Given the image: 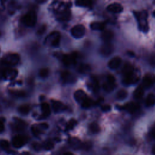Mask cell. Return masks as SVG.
<instances>
[{
    "label": "cell",
    "mask_w": 155,
    "mask_h": 155,
    "mask_svg": "<svg viewBox=\"0 0 155 155\" xmlns=\"http://www.w3.org/2000/svg\"><path fill=\"white\" fill-rule=\"evenodd\" d=\"M123 83L126 85H130L137 81V78L134 73V68L130 64H126L122 68Z\"/></svg>",
    "instance_id": "cell-1"
},
{
    "label": "cell",
    "mask_w": 155,
    "mask_h": 155,
    "mask_svg": "<svg viewBox=\"0 0 155 155\" xmlns=\"http://www.w3.org/2000/svg\"><path fill=\"white\" fill-rule=\"evenodd\" d=\"M22 22L27 27H33L37 21V15L35 11L30 10L27 12L22 18Z\"/></svg>",
    "instance_id": "cell-2"
},
{
    "label": "cell",
    "mask_w": 155,
    "mask_h": 155,
    "mask_svg": "<svg viewBox=\"0 0 155 155\" xmlns=\"http://www.w3.org/2000/svg\"><path fill=\"white\" fill-rule=\"evenodd\" d=\"M134 16H136L137 21L139 22V28L144 32H147L148 30V23L147 21V13L145 11L142 12H134Z\"/></svg>",
    "instance_id": "cell-3"
},
{
    "label": "cell",
    "mask_w": 155,
    "mask_h": 155,
    "mask_svg": "<svg viewBox=\"0 0 155 155\" xmlns=\"http://www.w3.org/2000/svg\"><path fill=\"white\" fill-rule=\"evenodd\" d=\"M19 61V56L16 53H8L4 56L1 61V64L7 66L11 67L16 65Z\"/></svg>",
    "instance_id": "cell-4"
},
{
    "label": "cell",
    "mask_w": 155,
    "mask_h": 155,
    "mask_svg": "<svg viewBox=\"0 0 155 155\" xmlns=\"http://www.w3.org/2000/svg\"><path fill=\"white\" fill-rule=\"evenodd\" d=\"M18 75V71L10 67H5L2 68L1 77L5 79L12 80Z\"/></svg>",
    "instance_id": "cell-5"
},
{
    "label": "cell",
    "mask_w": 155,
    "mask_h": 155,
    "mask_svg": "<svg viewBox=\"0 0 155 155\" xmlns=\"http://www.w3.org/2000/svg\"><path fill=\"white\" fill-rule=\"evenodd\" d=\"M28 138L24 135H16L12 139L13 145L17 148L23 147L27 143Z\"/></svg>",
    "instance_id": "cell-6"
},
{
    "label": "cell",
    "mask_w": 155,
    "mask_h": 155,
    "mask_svg": "<svg viewBox=\"0 0 155 155\" xmlns=\"http://www.w3.org/2000/svg\"><path fill=\"white\" fill-rule=\"evenodd\" d=\"M85 28L82 24H78L74 26L71 30L72 36L75 38H81L85 35Z\"/></svg>",
    "instance_id": "cell-7"
},
{
    "label": "cell",
    "mask_w": 155,
    "mask_h": 155,
    "mask_svg": "<svg viewBox=\"0 0 155 155\" xmlns=\"http://www.w3.org/2000/svg\"><path fill=\"white\" fill-rule=\"evenodd\" d=\"M48 125L46 123H41L39 124H35L31 127V131L34 136L38 137L41 134L43 131L47 129Z\"/></svg>",
    "instance_id": "cell-8"
},
{
    "label": "cell",
    "mask_w": 155,
    "mask_h": 155,
    "mask_svg": "<svg viewBox=\"0 0 155 155\" xmlns=\"http://www.w3.org/2000/svg\"><path fill=\"white\" fill-rule=\"evenodd\" d=\"M78 54L76 53H73L70 54H65L62 57L63 63L67 66L74 64L76 62Z\"/></svg>",
    "instance_id": "cell-9"
},
{
    "label": "cell",
    "mask_w": 155,
    "mask_h": 155,
    "mask_svg": "<svg viewBox=\"0 0 155 155\" xmlns=\"http://www.w3.org/2000/svg\"><path fill=\"white\" fill-rule=\"evenodd\" d=\"M113 50V46L110 42H105L104 44L101 48H100V53L101 54L105 56H109L111 54Z\"/></svg>",
    "instance_id": "cell-10"
},
{
    "label": "cell",
    "mask_w": 155,
    "mask_h": 155,
    "mask_svg": "<svg viewBox=\"0 0 155 155\" xmlns=\"http://www.w3.org/2000/svg\"><path fill=\"white\" fill-rule=\"evenodd\" d=\"M48 39H50V41L52 46L58 47L59 46L60 42V33L58 31H54L50 35V36L48 37Z\"/></svg>",
    "instance_id": "cell-11"
},
{
    "label": "cell",
    "mask_w": 155,
    "mask_h": 155,
    "mask_svg": "<svg viewBox=\"0 0 155 155\" xmlns=\"http://www.w3.org/2000/svg\"><path fill=\"white\" fill-rule=\"evenodd\" d=\"M52 108L55 113H59L64 111L66 109V106L60 101L52 100Z\"/></svg>",
    "instance_id": "cell-12"
},
{
    "label": "cell",
    "mask_w": 155,
    "mask_h": 155,
    "mask_svg": "<svg viewBox=\"0 0 155 155\" xmlns=\"http://www.w3.org/2000/svg\"><path fill=\"white\" fill-rule=\"evenodd\" d=\"M107 9L108 12H110L111 13H120L121 12H122L123 7L120 4L114 2V3H112V4H110L107 7Z\"/></svg>",
    "instance_id": "cell-13"
},
{
    "label": "cell",
    "mask_w": 155,
    "mask_h": 155,
    "mask_svg": "<svg viewBox=\"0 0 155 155\" xmlns=\"http://www.w3.org/2000/svg\"><path fill=\"white\" fill-rule=\"evenodd\" d=\"M74 97L75 100L80 104H81L85 101V99L88 97L86 93L82 90H78L76 91L74 94Z\"/></svg>",
    "instance_id": "cell-14"
},
{
    "label": "cell",
    "mask_w": 155,
    "mask_h": 155,
    "mask_svg": "<svg viewBox=\"0 0 155 155\" xmlns=\"http://www.w3.org/2000/svg\"><path fill=\"white\" fill-rule=\"evenodd\" d=\"M139 108V105L137 103L131 102L129 103L126 104L125 105L122 107V108L129 113H133L136 111Z\"/></svg>",
    "instance_id": "cell-15"
},
{
    "label": "cell",
    "mask_w": 155,
    "mask_h": 155,
    "mask_svg": "<svg viewBox=\"0 0 155 155\" xmlns=\"http://www.w3.org/2000/svg\"><path fill=\"white\" fill-rule=\"evenodd\" d=\"M61 79L65 83H71L74 82V76L68 71H63L61 74Z\"/></svg>",
    "instance_id": "cell-16"
},
{
    "label": "cell",
    "mask_w": 155,
    "mask_h": 155,
    "mask_svg": "<svg viewBox=\"0 0 155 155\" xmlns=\"http://www.w3.org/2000/svg\"><path fill=\"white\" fill-rule=\"evenodd\" d=\"M121 62H122L121 58L119 56H115L113 58L108 62V65L111 69H116L120 65Z\"/></svg>",
    "instance_id": "cell-17"
},
{
    "label": "cell",
    "mask_w": 155,
    "mask_h": 155,
    "mask_svg": "<svg viewBox=\"0 0 155 155\" xmlns=\"http://www.w3.org/2000/svg\"><path fill=\"white\" fill-rule=\"evenodd\" d=\"M15 122L13 124V128L16 131H21L25 127V124L24 121L20 119H16Z\"/></svg>",
    "instance_id": "cell-18"
},
{
    "label": "cell",
    "mask_w": 155,
    "mask_h": 155,
    "mask_svg": "<svg viewBox=\"0 0 155 155\" xmlns=\"http://www.w3.org/2000/svg\"><path fill=\"white\" fill-rule=\"evenodd\" d=\"M102 39L105 42H109L113 37V33L110 30H105L101 36Z\"/></svg>",
    "instance_id": "cell-19"
},
{
    "label": "cell",
    "mask_w": 155,
    "mask_h": 155,
    "mask_svg": "<svg viewBox=\"0 0 155 155\" xmlns=\"http://www.w3.org/2000/svg\"><path fill=\"white\" fill-rule=\"evenodd\" d=\"M41 110L42 112V116L44 117L48 116L51 113V110L49 105L47 102H43L41 104Z\"/></svg>",
    "instance_id": "cell-20"
},
{
    "label": "cell",
    "mask_w": 155,
    "mask_h": 155,
    "mask_svg": "<svg viewBox=\"0 0 155 155\" xmlns=\"http://www.w3.org/2000/svg\"><path fill=\"white\" fill-rule=\"evenodd\" d=\"M105 27V24L102 22H94L90 25V28L94 30H102Z\"/></svg>",
    "instance_id": "cell-21"
},
{
    "label": "cell",
    "mask_w": 155,
    "mask_h": 155,
    "mask_svg": "<svg viewBox=\"0 0 155 155\" xmlns=\"http://www.w3.org/2000/svg\"><path fill=\"white\" fill-rule=\"evenodd\" d=\"M90 85L91 87V90L93 91H94V92L98 91V90L99 89V82H98L97 79L95 77H92L91 78Z\"/></svg>",
    "instance_id": "cell-22"
},
{
    "label": "cell",
    "mask_w": 155,
    "mask_h": 155,
    "mask_svg": "<svg viewBox=\"0 0 155 155\" xmlns=\"http://www.w3.org/2000/svg\"><path fill=\"white\" fill-rule=\"evenodd\" d=\"M69 143L74 148H78L82 147V144L81 141L76 137H71L69 139Z\"/></svg>",
    "instance_id": "cell-23"
},
{
    "label": "cell",
    "mask_w": 155,
    "mask_h": 155,
    "mask_svg": "<svg viewBox=\"0 0 155 155\" xmlns=\"http://www.w3.org/2000/svg\"><path fill=\"white\" fill-rule=\"evenodd\" d=\"M143 93H144L143 88L141 85H140L134 90L133 93V96L135 99H139L143 96Z\"/></svg>",
    "instance_id": "cell-24"
},
{
    "label": "cell",
    "mask_w": 155,
    "mask_h": 155,
    "mask_svg": "<svg viewBox=\"0 0 155 155\" xmlns=\"http://www.w3.org/2000/svg\"><path fill=\"white\" fill-rule=\"evenodd\" d=\"M153 84V81L151 77L145 76L142 80V85H141L143 88H150Z\"/></svg>",
    "instance_id": "cell-25"
},
{
    "label": "cell",
    "mask_w": 155,
    "mask_h": 155,
    "mask_svg": "<svg viewBox=\"0 0 155 155\" xmlns=\"http://www.w3.org/2000/svg\"><path fill=\"white\" fill-rule=\"evenodd\" d=\"M145 104L147 107H151L155 104V95L154 94H149L146 99Z\"/></svg>",
    "instance_id": "cell-26"
},
{
    "label": "cell",
    "mask_w": 155,
    "mask_h": 155,
    "mask_svg": "<svg viewBox=\"0 0 155 155\" xmlns=\"http://www.w3.org/2000/svg\"><path fill=\"white\" fill-rule=\"evenodd\" d=\"M70 18V12L68 10H65L59 13L58 19L61 21L68 20Z\"/></svg>",
    "instance_id": "cell-27"
},
{
    "label": "cell",
    "mask_w": 155,
    "mask_h": 155,
    "mask_svg": "<svg viewBox=\"0 0 155 155\" xmlns=\"http://www.w3.org/2000/svg\"><path fill=\"white\" fill-rule=\"evenodd\" d=\"M115 87V83H112L108 81H106L103 84V88L107 92H110L113 90Z\"/></svg>",
    "instance_id": "cell-28"
},
{
    "label": "cell",
    "mask_w": 155,
    "mask_h": 155,
    "mask_svg": "<svg viewBox=\"0 0 155 155\" xmlns=\"http://www.w3.org/2000/svg\"><path fill=\"white\" fill-rule=\"evenodd\" d=\"M30 110V108L28 105H21L19 107V108H18L19 112L21 114H22V115L27 114L29 113Z\"/></svg>",
    "instance_id": "cell-29"
},
{
    "label": "cell",
    "mask_w": 155,
    "mask_h": 155,
    "mask_svg": "<svg viewBox=\"0 0 155 155\" xmlns=\"http://www.w3.org/2000/svg\"><path fill=\"white\" fill-rule=\"evenodd\" d=\"M75 4L77 6H80V7H90L92 2L90 1H87V0H79L76 1L75 2Z\"/></svg>",
    "instance_id": "cell-30"
},
{
    "label": "cell",
    "mask_w": 155,
    "mask_h": 155,
    "mask_svg": "<svg viewBox=\"0 0 155 155\" xmlns=\"http://www.w3.org/2000/svg\"><path fill=\"white\" fill-rule=\"evenodd\" d=\"M94 104V102L91 99L87 97L85 99V101L81 105H82V107L85 108H88L91 107Z\"/></svg>",
    "instance_id": "cell-31"
},
{
    "label": "cell",
    "mask_w": 155,
    "mask_h": 155,
    "mask_svg": "<svg viewBox=\"0 0 155 155\" xmlns=\"http://www.w3.org/2000/svg\"><path fill=\"white\" fill-rule=\"evenodd\" d=\"M78 70L81 73H86L90 70V67L89 65L86 64H82L79 66Z\"/></svg>",
    "instance_id": "cell-32"
},
{
    "label": "cell",
    "mask_w": 155,
    "mask_h": 155,
    "mask_svg": "<svg viewBox=\"0 0 155 155\" xmlns=\"http://www.w3.org/2000/svg\"><path fill=\"white\" fill-rule=\"evenodd\" d=\"M128 95V93L126 90H120L117 91L116 94V98L119 100H123L125 99Z\"/></svg>",
    "instance_id": "cell-33"
},
{
    "label": "cell",
    "mask_w": 155,
    "mask_h": 155,
    "mask_svg": "<svg viewBox=\"0 0 155 155\" xmlns=\"http://www.w3.org/2000/svg\"><path fill=\"white\" fill-rule=\"evenodd\" d=\"M90 130L93 133H97L100 131V127L97 123L93 122L90 125Z\"/></svg>",
    "instance_id": "cell-34"
},
{
    "label": "cell",
    "mask_w": 155,
    "mask_h": 155,
    "mask_svg": "<svg viewBox=\"0 0 155 155\" xmlns=\"http://www.w3.org/2000/svg\"><path fill=\"white\" fill-rule=\"evenodd\" d=\"M43 148L45 150H51L54 148V143L51 140H46L44 142Z\"/></svg>",
    "instance_id": "cell-35"
},
{
    "label": "cell",
    "mask_w": 155,
    "mask_h": 155,
    "mask_svg": "<svg viewBox=\"0 0 155 155\" xmlns=\"http://www.w3.org/2000/svg\"><path fill=\"white\" fill-rule=\"evenodd\" d=\"M76 124H77V122L76 120H74L73 119H70L66 125V130H72L76 126Z\"/></svg>",
    "instance_id": "cell-36"
},
{
    "label": "cell",
    "mask_w": 155,
    "mask_h": 155,
    "mask_svg": "<svg viewBox=\"0 0 155 155\" xmlns=\"http://www.w3.org/2000/svg\"><path fill=\"white\" fill-rule=\"evenodd\" d=\"M9 142L6 140H0V147L4 150H7L9 148Z\"/></svg>",
    "instance_id": "cell-37"
},
{
    "label": "cell",
    "mask_w": 155,
    "mask_h": 155,
    "mask_svg": "<svg viewBox=\"0 0 155 155\" xmlns=\"http://www.w3.org/2000/svg\"><path fill=\"white\" fill-rule=\"evenodd\" d=\"M48 73H49V71H48V68H43L39 70V75L41 78H46L48 76Z\"/></svg>",
    "instance_id": "cell-38"
},
{
    "label": "cell",
    "mask_w": 155,
    "mask_h": 155,
    "mask_svg": "<svg viewBox=\"0 0 155 155\" xmlns=\"http://www.w3.org/2000/svg\"><path fill=\"white\" fill-rule=\"evenodd\" d=\"M10 93L14 95V96H24V93L23 91H10Z\"/></svg>",
    "instance_id": "cell-39"
},
{
    "label": "cell",
    "mask_w": 155,
    "mask_h": 155,
    "mask_svg": "<svg viewBox=\"0 0 155 155\" xmlns=\"http://www.w3.org/2000/svg\"><path fill=\"white\" fill-rule=\"evenodd\" d=\"M107 81L112 83H115V78L112 74H108L107 77Z\"/></svg>",
    "instance_id": "cell-40"
},
{
    "label": "cell",
    "mask_w": 155,
    "mask_h": 155,
    "mask_svg": "<svg viewBox=\"0 0 155 155\" xmlns=\"http://www.w3.org/2000/svg\"><path fill=\"white\" fill-rule=\"evenodd\" d=\"M101 110L105 112H107L108 111H110L111 110V106L108 105H103L101 107Z\"/></svg>",
    "instance_id": "cell-41"
},
{
    "label": "cell",
    "mask_w": 155,
    "mask_h": 155,
    "mask_svg": "<svg viewBox=\"0 0 155 155\" xmlns=\"http://www.w3.org/2000/svg\"><path fill=\"white\" fill-rule=\"evenodd\" d=\"M33 149H35V150H36V151H39V150H40L41 148V146L39 143H33Z\"/></svg>",
    "instance_id": "cell-42"
},
{
    "label": "cell",
    "mask_w": 155,
    "mask_h": 155,
    "mask_svg": "<svg viewBox=\"0 0 155 155\" xmlns=\"http://www.w3.org/2000/svg\"><path fill=\"white\" fill-rule=\"evenodd\" d=\"M4 130V122L0 119V133L2 132Z\"/></svg>",
    "instance_id": "cell-43"
},
{
    "label": "cell",
    "mask_w": 155,
    "mask_h": 155,
    "mask_svg": "<svg viewBox=\"0 0 155 155\" xmlns=\"http://www.w3.org/2000/svg\"><path fill=\"white\" fill-rule=\"evenodd\" d=\"M45 25H43L41 28V29L38 31V33H42L43 32H44L45 31Z\"/></svg>",
    "instance_id": "cell-44"
},
{
    "label": "cell",
    "mask_w": 155,
    "mask_h": 155,
    "mask_svg": "<svg viewBox=\"0 0 155 155\" xmlns=\"http://www.w3.org/2000/svg\"><path fill=\"white\" fill-rule=\"evenodd\" d=\"M21 155H31V154L28 152H23L22 154H21Z\"/></svg>",
    "instance_id": "cell-45"
},
{
    "label": "cell",
    "mask_w": 155,
    "mask_h": 155,
    "mask_svg": "<svg viewBox=\"0 0 155 155\" xmlns=\"http://www.w3.org/2000/svg\"><path fill=\"white\" fill-rule=\"evenodd\" d=\"M64 155H74V154H73V153H70V152H67V153H64Z\"/></svg>",
    "instance_id": "cell-46"
},
{
    "label": "cell",
    "mask_w": 155,
    "mask_h": 155,
    "mask_svg": "<svg viewBox=\"0 0 155 155\" xmlns=\"http://www.w3.org/2000/svg\"><path fill=\"white\" fill-rule=\"evenodd\" d=\"M152 153H153L154 155H155V145L153 147V149H152Z\"/></svg>",
    "instance_id": "cell-47"
},
{
    "label": "cell",
    "mask_w": 155,
    "mask_h": 155,
    "mask_svg": "<svg viewBox=\"0 0 155 155\" xmlns=\"http://www.w3.org/2000/svg\"><path fill=\"white\" fill-rule=\"evenodd\" d=\"M153 136L155 137V127H154V128L153 129Z\"/></svg>",
    "instance_id": "cell-48"
},
{
    "label": "cell",
    "mask_w": 155,
    "mask_h": 155,
    "mask_svg": "<svg viewBox=\"0 0 155 155\" xmlns=\"http://www.w3.org/2000/svg\"><path fill=\"white\" fill-rule=\"evenodd\" d=\"M153 15L155 17V10L153 12Z\"/></svg>",
    "instance_id": "cell-49"
}]
</instances>
